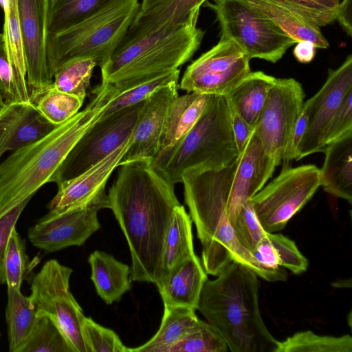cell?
<instances>
[{"mask_svg": "<svg viewBox=\"0 0 352 352\" xmlns=\"http://www.w3.org/2000/svg\"><path fill=\"white\" fill-rule=\"evenodd\" d=\"M108 192L109 209L126 239L131 257V280L156 284L161 278L166 235L180 206L173 184L150 161L120 166Z\"/></svg>", "mask_w": 352, "mask_h": 352, "instance_id": "obj_1", "label": "cell"}, {"mask_svg": "<svg viewBox=\"0 0 352 352\" xmlns=\"http://www.w3.org/2000/svg\"><path fill=\"white\" fill-rule=\"evenodd\" d=\"M237 162L219 169L188 170L182 176L185 203L202 247V266L207 274L216 276L234 261L267 281H285V274L263 269L235 236L227 205Z\"/></svg>", "mask_w": 352, "mask_h": 352, "instance_id": "obj_2", "label": "cell"}, {"mask_svg": "<svg viewBox=\"0 0 352 352\" xmlns=\"http://www.w3.org/2000/svg\"><path fill=\"white\" fill-rule=\"evenodd\" d=\"M216 276L205 281L197 310L232 352H274L278 340L261 316L258 276L232 261Z\"/></svg>", "mask_w": 352, "mask_h": 352, "instance_id": "obj_3", "label": "cell"}, {"mask_svg": "<svg viewBox=\"0 0 352 352\" xmlns=\"http://www.w3.org/2000/svg\"><path fill=\"white\" fill-rule=\"evenodd\" d=\"M91 92L95 97L85 109L0 164V218L51 182L72 147L99 119L107 100L100 87Z\"/></svg>", "mask_w": 352, "mask_h": 352, "instance_id": "obj_4", "label": "cell"}, {"mask_svg": "<svg viewBox=\"0 0 352 352\" xmlns=\"http://www.w3.org/2000/svg\"><path fill=\"white\" fill-rule=\"evenodd\" d=\"M200 9L183 23L124 39L100 68L102 82L115 84L179 69L199 48L205 31L197 27Z\"/></svg>", "mask_w": 352, "mask_h": 352, "instance_id": "obj_5", "label": "cell"}, {"mask_svg": "<svg viewBox=\"0 0 352 352\" xmlns=\"http://www.w3.org/2000/svg\"><path fill=\"white\" fill-rule=\"evenodd\" d=\"M225 96L210 95L199 120L175 145L157 154L151 167L175 185L191 169H219L239 157Z\"/></svg>", "mask_w": 352, "mask_h": 352, "instance_id": "obj_6", "label": "cell"}, {"mask_svg": "<svg viewBox=\"0 0 352 352\" xmlns=\"http://www.w3.org/2000/svg\"><path fill=\"white\" fill-rule=\"evenodd\" d=\"M139 0H111L101 9L56 34H48L47 60L53 78L56 69L78 57L105 65L125 38L140 10Z\"/></svg>", "mask_w": 352, "mask_h": 352, "instance_id": "obj_7", "label": "cell"}, {"mask_svg": "<svg viewBox=\"0 0 352 352\" xmlns=\"http://www.w3.org/2000/svg\"><path fill=\"white\" fill-rule=\"evenodd\" d=\"M215 14L220 38L231 39L250 58L276 63L297 42L243 0H207Z\"/></svg>", "mask_w": 352, "mask_h": 352, "instance_id": "obj_8", "label": "cell"}, {"mask_svg": "<svg viewBox=\"0 0 352 352\" xmlns=\"http://www.w3.org/2000/svg\"><path fill=\"white\" fill-rule=\"evenodd\" d=\"M320 168L314 164L284 166L280 174L251 199L266 232L284 229L321 185Z\"/></svg>", "mask_w": 352, "mask_h": 352, "instance_id": "obj_9", "label": "cell"}, {"mask_svg": "<svg viewBox=\"0 0 352 352\" xmlns=\"http://www.w3.org/2000/svg\"><path fill=\"white\" fill-rule=\"evenodd\" d=\"M72 272L55 259L46 261L32 280L30 298L38 316H47L58 327L73 352H86L81 336L85 316L69 290Z\"/></svg>", "mask_w": 352, "mask_h": 352, "instance_id": "obj_10", "label": "cell"}, {"mask_svg": "<svg viewBox=\"0 0 352 352\" xmlns=\"http://www.w3.org/2000/svg\"><path fill=\"white\" fill-rule=\"evenodd\" d=\"M144 101L99 118L72 147L51 182L58 186L76 177L126 142L133 135Z\"/></svg>", "mask_w": 352, "mask_h": 352, "instance_id": "obj_11", "label": "cell"}, {"mask_svg": "<svg viewBox=\"0 0 352 352\" xmlns=\"http://www.w3.org/2000/svg\"><path fill=\"white\" fill-rule=\"evenodd\" d=\"M250 60L234 41L220 38L187 67L179 88L188 93L226 96L252 72Z\"/></svg>", "mask_w": 352, "mask_h": 352, "instance_id": "obj_12", "label": "cell"}, {"mask_svg": "<svg viewBox=\"0 0 352 352\" xmlns=\"http://www.w3.org/2000/svg\"><path fill=\"white\" fill-rule=\"evenodd\" d=\"M304 98L302 87L296 80L277 78L254 127L263 147L278 165L283 160Z\"/></svg>", "mask_w": 352, "mask_h": 352, "instance_id": "obj_13", "label": "cell"}, {"mask_svg": "<svg viewBox=\"0 0 352 352\" xmlns=\"http://www.w3.org/2000/svg\"><path fill=\"white\" fill-rule=\"evenodd\" d=\"M351 90L352 55L349 54L337 69H329L324 85L304 102L307 126L298 148L296 160L322 151L329 123Z\"/></svg>", "mask_w": 352, "mask_h": 352, "instance_id": "obj_14", "label": "cell"}, {"mask_svg": "<svg viewBox=\"0 0 352 352\" xmlns=\"http://www.w3.org/2000/svg\"><path fill=\"white\" fill-rule=\"evenodd\" d=\"M132 136L98 163L58 186V192L47 204L49 213L63 214L94 208H109L105 188L113 171L119 166Z\"/></svg>", "mask_w": 352, "mask_h": 352, "instance_id": "obj_15", "label": "cell"}, {"mask_svg": "<svg viewBox=\"0 0 352 352\" xmlns=\"http://www.w3.org/2000/svg\"><path fill=\"white\" fill-rule=\"evenodd\" d=\"M31 103L53 82L47 60L49 0H16Z\"/></svg>", "mask_w": 352, "mask_h": 352, "instance_id": "obj_16", "label": "cell"}, {"mask_svg": "<svg viewBox=\"0 0 352 352\" xmlns=\"http://www.w3.org/2000/svg\"><path fill=\"white\" fill-rule=\"evenodd\" d=\"M98 212L88 208L63 214L48 212L29 228V241L47 252L80 246L100 229Z\"/></svg>", "mask_w": 352, "mask_h": 352, "instance_id": "obj_17", "label": "cell"}, {"mask_svg": "<svg viewBox=\"0 0 352 352\" xmlns=\"http://www.w3.org/2000/svg\"><path fill=\"white\" fill-rule=\"evenodd\" d=\"M179 81L156 89L144 101L131 144L120 165L145 160L151 161L159 150L160 142L168 107L178 96Z\"/></svg>", "mask_w": 352, "mask_h": 352, "instance_id": "obj_18", "label": "cell"}, {"mask_svg": "<svg viewBox=\"0 0 352 352\" xmlns=\"http://www.w3.org/2000/svg\"><path fill=\"white\" fill-rule=\"evenodd\" d=\"M276 166V161L265 151L253 131L239 155L231 185L227 214L232 226L242 206L265 186Z\"/></svg>", "mask_w": 352, "mask_h": 352, "instance_id": "obj_19", "label": "cell"}, {"mask_svg": "<svg viewBox=\"0 0 352 352\" xmlns=\"http://www.w3.org/2000/svg\"><path fill=\"white\" fill-rule=\"evenodd\" d=\"M208 276L196 255L175 265L157 284L165 306L185 307L197 310Z\"/></svg>", "mask_w": 352, "mask_h": 352, "instance_id": "obj_20", "label": "cell"}, {"mask_svg": "<svg viewBox=\"0 0 352 352\" xmlns=\"http://www.w3.org/2000/svg\"><path fill=\"white\" fill-rule=\"evenodd\" d=\"M320 169L324 190L352 203V131L327 144Z\"/></svg>", "mask_w": 352, "mask_h": 352, "instance_id": "obj_21", "label": "cell"}, {"mask_svg": "<svg viewBox=\"0 0 352 352\" xmlns=\"http://www.w3.org/2000/svg\"><path fill=\"white\" fill-rule=\"evenodd\" d=\"M281 29L297 43L307 41L316 48L326 49L329 43L320 28L283 0H243Z\"/></svg>", "mask_w": 352, "mask_h": 352, "instance_id": "obj_22", "label": "cell"}, {"mask_svg": "<svg viewBox=\"0 0 352 352\" xmlns=\"http://www.w3.org/2000/svg\"><path fill=\"white\" fill-rule=\"evenodd\" d=\"M210 95L187 92L177 96L170 103L166 114L157 154L182 140L203 114ZM156 154V155H157Z\"/></svg>", "mask_w": 352, "mask_h": 352, "instance_id": "obj_23", "label": "cell"}, {"mask_svg": "<svg viewBox=\"0 0 352 352\" xmlns=\"http://www.w3.org/2000/svg\"><path fill=\"white\" fill-rule=\"evenodd\" d=\"M180 69L157 76L143 77L130 80L107 84L101 82L107 100L99 118L137 104L148 98L158 88L174 81H179Z\"/></svg>", "mask_w": 352, "mask_h": 352, "instance_id": "obj_24", "label": "cell"}, {"mask_svg": "<svg viewBox=\"0 0 352 352\" xmlns=\"http://www.w3.org/2000/svg\"><path fill=\"white\" fill-rule=\"evenodd\" d=\"M91 279L98 295L107 305L119 301L131 289V267L112 255L95 250L89 256Z\"/></svg>", "mask_w": 352, "mask_h": 352, "instance_id": "obj_25", "label": "cell"}, {"mask_svg": "<svg viewBox=\"0 0 352 352\" xmlns=\"http://www.w3.org/2000/svg\"><path fill=\"white\" fill-rule=\"evenodd\" d=\"M207 0H162L140 10L124 39H131L185 21Z\"/></svg>", "mask_w": 352, "mask_h": 352, "instance_id": "obj_26", "label": "cell"}, {"mask_svg": "<svg viewBox=\"0 0 352 352\" xmlns=\"http://www.w3.org/2000/svg\"><path fill=\"white\" fill-rule=\"evenodd\" d=\"M276 79L261 71L251 72L226 96L230 107L254 127Z\"/></svg>", "mask_w": 352, "mask_h": 352, "instance_id": "obj_27", "label": "cell"}, {"mask_svg": "<svg viewBox=\"0 0 352 352\" xmlns=\"http://www.w3.org/2000/svg\"><path fill=\"white\" fill-rule=\"evenodd\" d=\"M3 35L12 69L19 102L31 103L27 84L26 64L16 0H6L3 9Z\"/></svg>", "mask_w": 352, "mask_h": 352, "instance_id": "obj_28", "label": "cell"}, {"mask_svg": "<svg viewBox=\"0 0 352 352\" xmlns=\"http://www.w3.org/2000/svg\"><path fill=\"white\" fill-rule=\"evenodd\" d=\"M195 310L175 306H164L160 327L147 342L129 349V352H169L197 322Z\"/></svg>", "mask_w": 352, "mask_h": 352, "instance_id": "obj_29", "label": "cell"}, {"mask_svg": "<svg viewBox=\"0 0 352 352\" xmlns=\"http://www.w3.org/2000/svg\"><path fill=\"white\" fill-rule=\"evenodd\" d=\"M192 223V219L184 206H177L173 214L165 238L162 275L159 281L175 265L196 256L193 246Z\"/></svg>", "mask_w": 352, "mask_h": 352, "instance_id": "obj_30", "label": "cell"}, {"mask_svg": "<svg viewBox=\"0 0 352 352\" xmlns=\"http://www.w3.org/2000/svg\"><path fill=\"white\" fill-rule=\"evenodd\" d=\"M38 318L37 310L30 296H23L21 290L8 288L6 320L10 352H21Z\"/></svg>", "mask_w": 352, "mask_h": 352, "instance_id": "obj_31", "label": "cell"}, {"mask_svg": "<svg viewBox=\"0 0 352 352\" xmlns=\"http://www.w3.org/2000/svg\"><path fill=\"white\" fill-rule=\"evenodd\" d=\"M111 0H49L48 34H58L97 12Z\"/></svg>", "mask_w": 352, "mask_h": 352, "instance_id": "obj_32", "label": "cell"}, {"mask_svg": "<svg viewBox=\"0 0 352 352\" xmlns=\"http://www.w3.org/2000/svg\"><path fill=\"white\" fill-rule=\"evenodd\" d=\"M274 352H352V338L320 336L310 330L297 332L278 341Z\"/></svg>", "mask_w": 352, "mask_h": 352, "instance_id": "obj_33", "label": "cell"}, {"mask_svg": "<svg viewBox=\"0 0 352 352\" xmlns=\"http://www.w3.org/2000/svg\"><path fill=\"white\" fill-rule=\"evenodd\" d=\"M96 66V61L90 58L69 59L56 69L53 76L52 85L60 91L85 100Z\"/></svg>", "mask_w": 352, "mask_h": 352, "instance_id": "obj_34", "label": "cell"}, {"mask_svg": "<svg viewBox=\"0 0 352 352\" xmlns=\"http://www.w3.org/2000/svg\"><path fill=\"white\" fill-rule=\"evenodd\" d=\"M28 267L25 243L15 227L8 236L0 259V283L8 288L21 290Z\"/></svg>", "mask_w": 352, "mask_h": 352, "instance_id": "obj_35", "label": "cell"}, {"mask_svg": "<svg viewBox=\"0 0 352 352\" xmlns=\"http://www.w3.org/2000/svg\"><path fill=\"white\" fill-rule=\"evenodd\" d=\"M83 102L79 97L60 91L52 84L32 104L49 121L60 125L76 115Z\"/></svg>", "mask_w": 352, "mask_h": 352, "instance_id": "obj_36", "label": "cell"}, {"mask_svg": "<svg viewBox=\"0 0 352 352\" xmlns=\"http://www.w3.org/2000/svg\"><path fill=\"white\" fill-rule=\"evenodd\" d=\"M228 346L220 333L207 321L197 322L169 352H226Z\"/></svg>", "mask_w": 352, "mask_h": 352, "instance_id": "obj_37", "label": "cell"}, {"mask_svg": "<svg viewBox=\"0 0 352 352\" xmlns=\"http://www.w3.org/2000/svg\"><path fill=\"white\" fill-rule=\"evenodd\" d=\"M58 125L49 121L32 103H28L9 143L12 152L33 143L52 132Z\"/></svg>", "mask_w": 352, "mask_h": 352, "instance_id": "obj_38", "label": "cell"}, {"mask_svg": "<svg viewBox=\"0 0 352 352\" xmlns=\"http://www.w3.org/2000/svg\"><path fill=\"white\" fill-rule=\"evenodd\" d=\"M21 352H73L58 327L47 316L40 315Z\"/></svg>", "mask_w": 352, "mask_h": 352, "instance_id": "obj_39", "label": "cell"}, {"mask_svg": "<svg viewBox=\"0 0 352 352\" xmlns=\"http://www.w3.org/2000/svg\"><path fill=\"white\" fill-rule=\"evenodd\" d=\"M81 336L86 352H129L119 336L111 329L106 328L85 316L81 322Z\"/></svg>", "mask_w": 352, "mask_h": 352, "instance_id": "obj_40", "label": "cell"}, {"mask_svg": "<svg viewBox=\"0 0 352 352\" xmlns=\"http://www.w3.org/2000/svg\"><path fill=\"white\" fill-rule=\"evenodd\" d=\"M239 242L252 254L258 243L266 236L250 199L242 206L232 226Z\"/></svg>", "mask_w": 352, "mask_h": 352, "instance_id": "obj_41", "label": "cell"}, {"mask_svg": "<svg viewBox=\"0 0 352 352\" xmlns=\"http://www.w3.org/2000/svg\"><path fill=\"white\" fill-rule=\"evenodd\" d=\"M319 28L336 21L341 0H283Z\"/></svg>", "mask_w": 352, "mask_h": 352, "instance_id": "obj_42", "label": "cell"}, {"mask_svg": "<svg viewBox=\"0 0 352 352\" xmlns=\"http://www.w3.org/2000/svg\"><path fill=\"white\" fill-rule=\"evenodd\" d=\"M267 236L277 252L281 267L295 274L307 270L309 261L294 241L280 233L267 232Z\"/></svg>", "mask_w": 352, "mask_h": 352, "instance_id": "obj_43", "label": "cell"}, {"mask_svg": "<svg viewBox=\"0 0 352 352\" xmlns=\"http://www.w3.org/2000/svg\"><path fill=\"white\" fill-rule=\"evenodd\" d=\"M0 103L5 107L19 102L3 33L0 31Z\"/></svg>", "mask_w": 352, "mask_h": 352, "instance_id": "obj_44", "label": "cell"}, {"mask_svg": "<svg viewBox=\"0 0 352 352\" xmlns=\"http://www.w3.org/2000/svg\"><path fill=\"white\" fill-rule=\"evenodd\" d=\"M351 131H352V90L348 93L329 123L324 140L325 145Z\"/></svg>", "mask_w": 352, "mask_h": 352, "instance_id": "obj_45", "label": "cell"}, {"mask_svg": "<svg viewBox=\"0 0 352 352\" xmlns=\"http://www.w3.org/2000/svg\"><path fill=\"white\" fill-rule=\"evenodd\" d=\"M28 103H14L0 113V159L9 151V143L14 131Z\"/></svg>", "mask_w": 352, "mask_h": 352, "instance_id": "obj_46", "label": "cell"}, {"mask_svg": "<svg viewBox=\"0 0 352 352\" xmlns=\"http://www.w3.org/2000/svg\"><path fill=\"white\" fill-rule=\"evenodd\" d=\"M252 255L265 270L277 274H287L280 266L277 252L267 234L258 243Z\"/></svg>", "mask_w": 352, "mask_h": 352, "instance_id": "obj_47", "label": "cell"}, {"mask_svg": "<svg viewBox=\"0 0 352 352\" xmlns=\"http://www.w3.org/2000/svg\"><path fill=\"white\" fill-rule=\"evenodd\" d=\"M32 197L27 198L0 218V259L11 231Z\"/></svg>", "mask_w": 352, "mask_h": 352, "instance_id": "obj_48", "label": "cell"}, {"mask_svg": "<svg viewBox=\"0 0 352 352\" xmlns=\"http://www.w3.org/2000/svg\"><path fill=\"white\" fill-rule=\"evenodd\" d=\"M306 126L307 113L302 106V109L294 126L285 153L283 160L285 163H287L293 160H296L298 148L303 135L305 134Z\"/></svg>", "mask_w": 352, "mask_h": 352, "instance_id": "obj_49", "label": "cell"}, {"mask_svg": "<svg viewBox=\"0 0 352 352\" xmlns=\"http://www.w3.org/2000/svg\"><path fill=\"white\" fill-rule=\"evenodd\" d=\"M230 111L232 133L239 154L245 148L254 127L248 124L230 106Z\"/></svg>", "mask_w": 352, "mask_h": 352, "instance_id": "obj_50", "label": "cell"}, {"mask_svg": "<svg viewBox=\"0 0 352 352\" xmlns=\"http://www.w3.org/2000/svg\"><path fill=\"white\" fill-rule=\"evenodd\" d=\"M352 0H341L338 6L336 21L347 35H352Z\"/></svg>", "mask_w": 352, "mask_h": 352, "instance_id": "obj_51", "label": "cell"}, {"mask_svg": "<svg viewBox=\"0 0 352 352\" xmlns=\"http://www.w3.org/2000/svg\"><path fill=\"white\" fill-rule=\"evenodd\" d=\"M295 45L293 53L298 62L308 63L314 58L316 47L312 43L302 41L298 42Z\"/></svg>", "mask_w": 352, "mask_h": 352, "instance_id": "obj_52", "label": "cell"}, {"mask_svg": "<svg viewBox=\"0 0 352 352\" xmlns=\"http://www.w3.org/2000/svg\"><path fill=\"white\" fill-rule=\"evenodd\" d=\"M162 0H142L140 10H146Z\"/></svg>", "mask_w": 352, "mask_h": 352, "instance_id": "obj_53", "label": "cell"}, {"mask_svg": "<svg viewBox=\"0 0 352 352\" xmlns=\"http://www.w3.org/2000/svg\"><path fill=\"white\" fill-rule=\"evenodd\" d=\"M351 279L349 280H338L336 282H335L333 284H332L333 287H347V284L346 283L350 280Z\"/></svg>", "mask_w": 352, "mask_h": 352, "instance_id": "obj_54", "label": "cell"}, {"mask_svg": "<svg viewBox=\"0 0 352 352\" xmlns=\"http://www.w3.org/2000/svg\"><path fill=\"white\" fill-rule=\"evenodd\" d=\"M6 2V0H0V7L2 8V10L4 8Z\"/></svg>", "mask_w": 352, "mask_h": 352, "instance_id": "obj_55", "label": "cell"}, {"mask_svg": "<svg viewBox=\"0 0 352 352\" xmlns=\"http://www.w3.org/2000/svg\"><path fill=\"white\" fill-rule=\"evenodd\" d=\"M5 106L3 105L1 103H0V113L2 111V110L4 109Z\"/></svg>", "mask_w": 352, "mask_h": 352, "instance_id": "obj_56", "label": "cell"}]
</instances>
